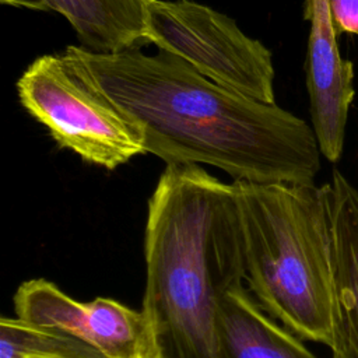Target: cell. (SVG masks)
Masks as SVG:
<instances>
[{"instance_id":"cell-1","label":"cell","mask_w":358,"mask_h":358,"mask_svg":"<svg viewBox=\"0 0 358 358\" xmlns=\"http://www.w3.org/2000/svg\"><path fill=\"white\" fill-rule=\"evenodd\" d=\"M63 56L137 127L144 150L168 164H206L234 180L313 183L320 148L303 119L222 87L182 59L137 46Z\"/></svg>"},{"instance_id":"cell-2","label":"cell","mask_w":358,"mask_h":358,"mask_svg":"<svg viewBox=\"0 0 358 358\" xmlns=\"http://www.w3.org/2000/svg\"><path fill=\"white\" fill-rule=\"evenodd\" d=\"M141 312L165 358H225L221 294L243 281L232 183L196 164H168L148 200Z\"/></svg>"},{"instance_id":"cell-3","label":"cell","mask_w":358,"mask_h":358,"mask_svg":"<svg viewBox=\"0 0 358 358\" xmlns=\"http://www.w3.org/2000/svg\"><path fill=\"white\" fill-rule=\"evenodd\" d=\"M232 186L249 289L294 334L329 347L333 267L324 187L243 180Z\"/></svg>"},{"instance_id":"cell-4","label":"cell","mask_w":358,"mask_h":358,"mask_svg":"<svg viewBox=\"0 0 358 358\" xmlns=\"http://www.w3.org/2000/svg\"><path fill=\"white\" fill-rule=\"evenodd\" d=\"M21 105L63 148L115 169L145 154L131 119L63 55L35 59L17 81Z\"/></svg>"},{"instance_id":"cell-5","label":"cell","mask_w":358,"mask_h":358,"mask_svg":"<svg viewBox=\"0 0 358 358\" xmlns=\"http://www.w3.org/2000/svg\"><path fill=\"white\" fill-rule=\"evenodd\" d=\"M144 38L208 80L275 103L270 50L225 14L192 0H147Z\"/></svg>"},{"instance_id":"cell-6","label":"cell","mask_w":358,"mask_h":358,"mask_svg":"<svg viewBox=\"0 0 358 358\" xmlns=\"http://www.w3.org/2000/svg\"><path fill=\"white\" fill-rule=\"evenodd\" d=\"M14 310L18 319L80 341L103 358L137 357L151 333L141 310L101 296L78 302L43 278L18 287Z\"/></svg>"},{"instance_id":"cell-7","label":"cell","mask_w":358,"mask_h":358,"mask_svg":"<svg viewBox=\"0 0 358 358\" xmlns=\"http://www.w3.org/2000/svg\"><path fill=\"white\" fill-rule=\"evenodd\" d=\"M305 17L310 21L306 85L312 127L322 155L330 162H337L343 152L348 110L355 95L354 67L340 55L329 0H306Z\"/></svg>"},{"instance_id":"cell-8","label":"cell","mask_w":358,"mask_h":358,"mask_svg":"<svg viewBox=\"0 0 358 358\" xmlns=\"http://www.w3.org/2000/svg\"><path fill=\"white\" fill-rule=\"evenodd\" d=\"M331 238L333 358H358V190L338 171L323 185Z\"/></svg>"},{"instance_id":"cell-9","label":"cell","mask_w":358,"mask_h":358,"mask_svg":"<svg viewBox=\"0 0 358 358\" xmlns=\"http://www.w3.org/2000/svg\"><path fill=\"white\" fill-rule=\"evenodd\" d=\"M218 327L225 358H316L291 330L263 313L242 282L221 294Z\"/></svg>"},{"instance_id":"cell-10","label":"cell","mask_w":358,"mask_h":358,"mask_svg":"<svg viewBox=\"0 0 358 358\" xmlns=\"http://www.w3.org/2000/svg\"><path fill=\"white\" fill-rule=\"evenodd\" d=\"M147 0H46L76 29L84 48L119 52L144 41Z\"/></svg>"},{"instance_id":"cell-11","label":"cell","mask_w":358,"mask_h":358,"mask_svg":"<svg viewBox=\"0 0 358 358\" xmlns=\"http://www.w3.org/2000/svg\"><path fill=\"white\" fill-rule=\"evenodd\" d=\"M42 354L70 358H103L70 337L39 329L18 317H1L0 358H28Z\"/></svg>"},{"instance_id":"cell-12","label":"cell","mask_w":358,"mask_h":358,"mask_svg":"<svg viewBox=\"0 0 358 358\" xmlns=\"http://www.w3.org/2000/svg\"><path fill=\"white\" fill-rule=\"evenodd\" d=\"M329 7L337 34L358 36V0H329Z\"/></svg>"},{"instance_id":"cell-13","label":"cell","mask_w":358,"mask_h":358,"mask_svg":"<svg viewBox=\"0 0 358 358\" xmlns=\"http://www.w3.org/2000/svg\"><path fill=\"white\" fill-rule=\"evenodd\" d=\"M150 330H151V327H150ZM28 358H70V357H62V355H56V354H42V355H32V357H28ZM134 358H165L161 354V351H159V348L155 343L152 331L150 333V337H148L144 348L141 350V352Z\"/></svg>"},{"instance_id":"cell-14","label":"cell","mask_w":358,"mask_h":358,"mask_svg":"<svg viewBox=\"0 0 358 358\" xmlns=\"http://www.w3.org/2000/svg\"><path fill=\"white\" fill-rule=\"evenodd\" d=\"M3 4H10L15 7H27L39 11H52L46 0H0Z\"/></svg>"}]
</instances>
